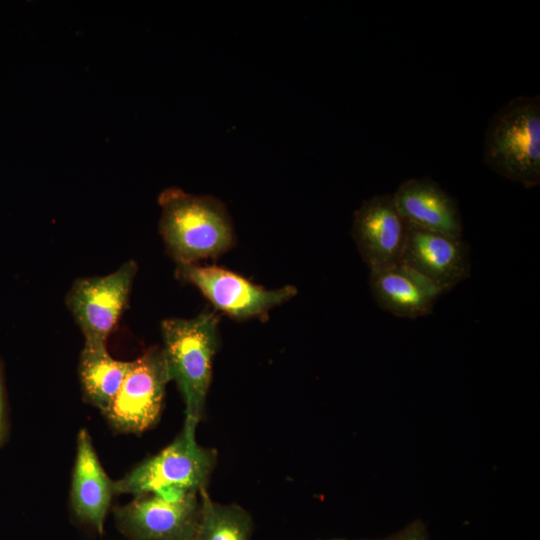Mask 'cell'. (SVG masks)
<instances>
[{"label":"cell","mask_w":540,"mask_h":540,"mask_svg":"<svg viewBox=\"0 0 540 540\" xmlns=\"http://www.w3.org/2000/svg\"><path fill=\"white\" fill-rule=\"evenodd\" d=\"M391 540H429L424 525L420 521H415Z\"/></svg>","instance_id":"2e32d148"},{"label":"cell","mask_w":540,"mask_h":540,"mask_svg":"<svg viewBox=\"0 0 540 540\" xmlns=\"http://www.w3.org/2000/svg\"><path fill=\"white\" fill-rule=\"evenodd\" d=\"M483 159L495 173L533 188L540 183V98L519 96L490 119Z\"/></svg>","instance_id":"277c9868"},{"label":"cell","mask_w":540,"mask_h":540,"mask_svg":"<svg viewBox=\"0 0 540 540\" xmlns=\"http://www.w3.org/2000/svg\"><path fill=\"white\" fill-rule=\"evenodd\" d=\"M132 366V361L113 358L107 347L82 349L78 373L86 401L102 413L112 404Z\"/></svg>","instance_id":"4fadbf2b"},{"label":"cell","mask_w":540,"mask_h":540,"mask_svg":"<svg viewBox=\"0 0 540 540\" xmlns=\"http://www.w3.org/2000/svg\"><path fill=\"white\" fill-rule=\"evenodd\" d=\"M114 495V481L102 467L89 433L81 429L77 435L70 491V506L74 517L102 535Z\"/></svg>","instance_id":"7c38bea8"},{"label":"cell","mask_w":540,"mask_h":540,"mask_svg":"<svg viewBox=\"0 0 540 540\" xmlns=\"http://www.w3.org/2000/svg\"><path fill=\"white\" fill-rule=\"evenodd\" d=\"M392 537L385 538V539H377V540H391ZM332 540H347V539H332Z\"/></svg>","instance_id":"ac0fdd59"},{"label":"cell","mask_w":540,"mask_h":540,"mask_svg":"<svg viewBox=\"0 0 540 540\" xmlns=\"http://www.w3.org/2000/svg\"><path fill=\"white\" fill-rule=\"evenodd\" d=\"M201 511L193 540H251L254 522L238 504L213 501L207 489L199 492Z\"/></svg>","instance_id":"9a60e30c"},{"label":"cell","mask_w":540,"mask_h":540,"mask_svg":"<svg viewBox=\"0 0 540 540\" xmlns=\"http://www.w3.org/2000/svg\"><path fill=\"white\" fill-rule=\"evenodd\" d=\"M170 381L162 348L150 347L132 361L120 390L102 414L117 432L141 434L158 423Z\"/></svg>","instance_id":"5b68a950"},{"label":"cell","mask_w":540,"mask_h":540,"mask_svg":"<svg viewBox=\"0 0 540 540\" xmlns=\"http://www.w3.org/2000/svg\"><path fill=\"white\" fill-rule=\"evenodd\" d=\"M369 285L378 306L400 318L426 316L433 311L436 302L426 296L397 265L370 272Z\"/></svg>","instance_id":"5bb4252c"},{"label":"cell","mask_w":540,"mask_h":540,"mask_svg":"<svg viewBox=\"0 0 540 540\" xmlns=\"http://www.w3.org/2000/svg\"><path fill=\"white\" fill-rule=\"evenodd\" d=\"M406 226L389 194L366 199L354 212L352 238L370 272L387 270L400 262Z\"/></svg>","instance_id":"9c48e42d"},{"label":"cell","mask_w":540,"mask_h":540,"mask_svg":"<svg viewBox=\"0 0 540 540\" xmlns=\"http://www.w3.org/2000/svg\"><path fill=\"white\" fill-rule=\"evenodd\" d=\"M8 433L6 403L3 379L0 369V447L4 444Z\"/></svg>","instance_id":"e0dca14e"},{"label":"cell","mask_w":540,"mask_h":540,"mask_svg":"<svg viewBox=\"0 0 540 540\" xmlns=\"http://www.w3.org/2000/svg\"><path fill=\"white\" fill-rule=\"evenodd\" d=\"M176 277L197 287L216 309L238 321L262 319L297 294L292 285L268 290L216 265L177 264Z\"/></svg>","instance_id":"8992f818"},{"label":"cell","mask_w":540,"mask_h":540,"mask_svg":"<svg viewBox=\"0 0 540 540\" xmlns=\"http://www.w3.org/2000/svg\"><path fill=\"white\" fill-rule=\"evenodd\" d=\"M136 273V262L129 260L108 275L74 282L66 303L83 333L85 346L106 347L128 301Z\"/></svg>","instance_id":"52a82bcc"},{"label":"cell","mask_w":540,"mask_h":540,"mask_svg":"<svg viewBox=\"0 0 540 540\" xmlns=\"http://www.w3.org/2000/svg\"><path fill=\"white\" fill-rule=\"evenodd\" d=\"M218 324L213 311H203L190 319H166L161 324L169 375L185 405L183 426L195 430L204 415L213 360L219 348Z\"/></svg>","instance_id":"7a4b0ae2"},{"label":"cell","mask_w":540,"mask_h":540,"mask_svg":"<svg viewBox=\"0 0 540 540\" xmlns=\"http://www.w3.org/2000/svg\"><path fill=\"white\" fill-rule=\"evenodd\" d=\"M406 225L399 263L426 275L443 294L470 276L469 246L462 238H452Z\"/></svg>","instance_id":"30bf717a"},{"label":"cell","mask_w":540,"mask_h":540,"mask_svg":"<svg viewBox=\"0 0 540 540\" xmlns=\"http://www.w3.org/2000/svg\"><path fill=\"white\" fill-rule=\"evenodd\" d=\"M396 209L408 225L461 239L463 223L457 201L434 180L412 178L392 194Z\"/></svg>","instance_id":"8fae6325"},{"label":"cell","mask_w":540,"mask_h":540,"mask_svg":"<svg viewBox=\"0 0 540 540\" xmlns=\"http://www.w3.org/2000/svg\"><path fill=\"white\" fill-rule=\"evenodd\" d=\"M159 232L167 252L177 264H197L227 252L234 229L225 205L209 195H193L167 188L158 198Z\"/></svg>","instance_id":"6da1fadb"},{"label":"cell","mask_w":540,"mask_h":540,"mask_svg":"<svg viewBox=\"0 0 540 540\" xmlns=\"http://www.w3.org/2000/svg\"><path fill=\"white\" fill-rule=\"evenodd\" d=\"M217 459L215 448L198 444L196 430L183 426L170 444L114 481L115 495L157 494L179 499L199 493L207 489Z\"/></svg>","instance_id":"3957f363"},{"label":"cell","mask_w":540,"mask_h":540,"mask_svg":"<svg viewBox=\"0 0 540 540\" xmlns=\"http://www.w3.org/2000/svg\"><path fill=\"white\" fill-rule=\"evenodd\" d=\"M199 493L179 499L136 496L113 508L116 528L127 540H193L200 518Z\"/></svg>","instance_id":"ba28073f"}]
</instances>
